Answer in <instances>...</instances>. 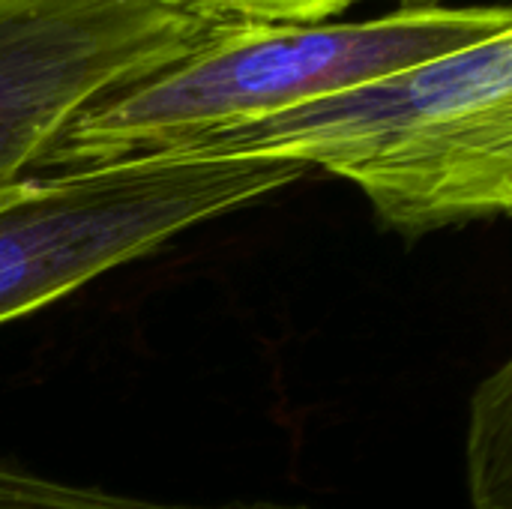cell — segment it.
<instances>
[{"instance_id": "cell-6", "label": "cell", "mask_w": 512, "mask_h": 509, "mask_svg": "<svg viewBox=\"0 0 512 509\" xmlns=\"http://www.w3.org/2000/svg\"><path fill=\"white\" fill-rule=\"evenodd\" d=\"M0 509H309L291 504H162L135 495H117L99 486H78L36 471L0 462Z\"/></svg>"}, {"instance_id": "cell-4", "label": "cell", "mask_w": 512, "mask_h": 509, "mask_svg": "<svg viewBox=\"0 0 512 509\" xmlns=\"http://www.w3.org/2000/svg\"><path fill=\"white\" fill-rule=\"evenodd\" d=\"M228 24L186 0H0V186L33 174L93 99Z\"/></svg>"}, {"instance_id": "cell-8", "label": "cell", "mask_w": 512, "mask_h": 509, "mask_svg": "<svg viewBox=\"0 0 512 509\" xmlns=\"http://www.w3.org/2000/svg\"><path fill=\"white\" fill-rule=\"evenodd\" d=\"M399 9H417V6H441V0H393Z\"/></svg>"}, {"instance_id": "cell-1", "label": "cell", "mask_w": 512, "mask_h": 509, "mask_svg": "<svg viewBox=\"0 0 512 509\" xmlns=\"http://www.w3.org/2000/svg\"><path fill=\"white\" fill-rule=\"evenodd\" d=\"M168 156L324 168L354 183L378 222L405 237L504 219L512 207V33L204 132Z\"/></svg>"}, {"instance_id": "cell-3", "label": "cell", "mask_w": 512, "mask_h": 509, "mask_svg": "<svg viewBox=\"0 0 512 509\" xmlns=\"http://www.w3.org/2000/svg\"><path fill=\"white\" fill-rule=\"evenodd\" d=\"M309 168L282 159L135 156L0 186V324L258 204Z\"/></svg>"}, {"instance_id": "cell-7", "label": "cell", "mask_w": 512, "mask_h": 509, "mask_svg": "<svg viewBox=\"0 0 512 509\" xmlns=\"http://www.w3.org/2000/svg\"><path fill=\"white\" fill-rule=\"evenodd\" d=\"M186 3L243 24H318L351 9L357 0H186Z\"/></svg>"}, {"instance_id": "cell-5", "label": "cell", "mask_w": 512, "mask_h": 509, "mask_svg": "<svg viewBox=\"0 0 512 509\" xmlns=\"http://www.w3.org/2000/svg\"><path fill=\"white\" fill-rule=\"evenodd\" d=\"M510 363L489 375L471 402L468 483L474 509H512V384Z\"/></svg>"}, {"instance_id": "cell-2", "label": "cell", "mask_w": 512, "mask_h": 509, "mask_svg": "<svg viewBox=\"0 0 512 509\" xmlns=\"http://www.w3.org/2000/svg\"><path fill=\"white\" fill-rule=\"evenodd\" d=\"M512 33L507 6H417L369 21L228 24L192 54L81 108L36 171L168 153ZM33 171V174H36Z\"/></svg>"}]
</instances>
